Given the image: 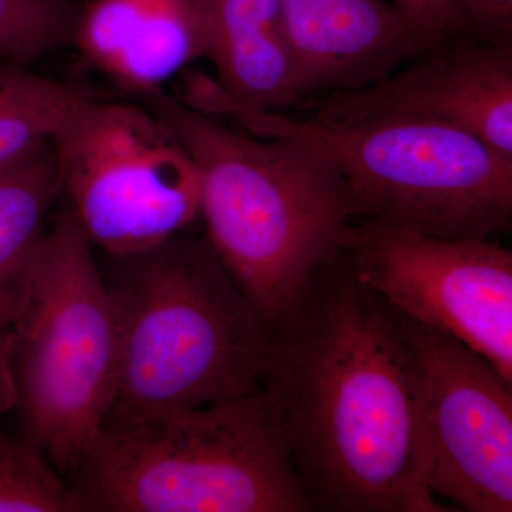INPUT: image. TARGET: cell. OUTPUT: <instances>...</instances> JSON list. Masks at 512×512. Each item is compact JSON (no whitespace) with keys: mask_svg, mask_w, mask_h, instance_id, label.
<instances>
[{"mask_svg":"<svg viewBox=\"0 0 512 512\" xmlns=\"http://www.w3.org/2000/svg\"><path fill=\"white\" fill-rule=\"evenodd\" d=\"M397 315L423 383L431 493L461 510L511 512L512 383L460 340Z\"/></svg>","mask_w":512,"mask_h":512,"instance_id":"cell-9","label":"cell"},{"mask_svg":"<svg viewBox=\"0 0 512 512\" xmlns=\"http://www.w3.org/2000/svg\"><path fill=\"white\" fill-rule=\"evenodd\" d=\"M356 281L400 315L460 340L512 383V254L365 218L338 248Z\"/></svg>","mask_w":512,"mask_h":512,"instance_id":"cell-8","label":"cell"},{"mask_svg":"<svg viewBox=\"0 0 512 512\" xmlns=\"http://www.w3.org/2000/svg\"><path fill=\"white\" fill-rule=\"evenodd\" d=\"M279 5L301 101L370 86L436 49L392 2L279 0Z\"/></svg>","mask_w":512,"mask_h":512,"instance_id":"cell-11","label":"cell"},{"mask_svg":"<svg viewBox=\"0 0 512 512\" xmlns=\"http://www.w3.org/2000/svg\"><path fill=\"white\" fill-rule=\"evenodd\" d=\"M16 309V285L0 286V417L19 403L18 384L13 369Z\"/></svg>","mask_w":512,"mask_h":512,"instance_id":"cell-19","label":"cell"},{"mask_svg":"<svg viewBox=\"0 0 512 512\" xmlns=\"http://www.w3.org/2000/svg\"><path fill=\"white\" fill-rule=\"evenodd\" d=\"M178 96L254 136L286 138L318 154L348 188L356 220L444 238L491 239L510 228L512 158L453 124L399 116L295 119L244 106L195 70Z\"/></svg>","mask_w":512,"mask_h":512,"instance_id":"cell-4","label":"cell"},{"mask_svg":"<svg viewBox=\"0 0 512 512\" xmlns=\"http://www.w3.org/2000/svg\"><path fill=\"white\" fill-rule=\"evenodd\" d=\"M80 5L76 0H0V62L32 67L72 45Z\"/></svg>","mask_w":512,"mask_h":512,"instance_id":"cell-17","label":"cell"},{"mask_svg":"<svg viewBox=\"0 0 512 512\" xmlns=\"http://www.w3.org/2000/svg\"><path fill=\"white\" fill-rule=\"evenodd\" d=\"M90 90L0 62V165L52 140Z\"/></svg>","mask_w":512,"mask_h":512,"instance_id":"cell-15","label":"cell"},{"mask_svg":"<svg viewBox=\"0 0 512 512\" xmlns=\"http://www.w3.org/2000/svg\"><path fill=\"white\" fill-rule=\"evenodd\" d=\"M62 197L107 256L147 251L200 218V173L177 134L140 101L86 97L52 138Z\"/></svg>","mask_w":512,"mask_h":512,"instance_id":"cell-7","label":"cell"},{"mask_svg":"<svg viewBox=\"0 0 512 512\" xmlns=\"http://www.w3.org/2000/svg\"><path fill=\"white\" fill-rule=\"evenodd\" d=\"M52 463L29 441L0 431V512H87L89 501L60 480Z\"/></svg>","mask_w":512,"mask_h":512,"instance_id":"cell-16","label":"cell"},{"mask_svg":"<svg viewBox=\"0 0 512 512\" xmlns=\"http://www.w3.org/2000/svg\"><path fill=\"white\" fill-rule=\"evenodd\" d=\"M205 0H87L72 45L123 92L163 90L207 56Z\"/></svg>","mask_w":512,"mask_h":512,"instance_id":"cell-12","label":"cell"},{"mask_svg":"<svg viewBox=\"0 0 512 512\" xmlns=\"http://www.w3.org/2000/svg\"><path fill=\"white\" fill-rule=\"evenodd\" d=\"M72 474L93 511H312L261 390L103 427Z\"/></svg>","mask_w":512,"mask_h":512,"instance_id":"cell-5","label":"cell"},{"mask_svg":"<svg viewBox=\"0 0 512 512\" xmlns=\"http://www.w3.org/2000/svg\"><path fill=\"white\" fill-rule=\"evenodd\" d=\"M313 117H416L470 131L512 158V47L457 37L362 89L320 96Z\"/></svg>","mask_w":512,"mask_h":512,"instance_id":"cell-10","label":"cell"},{"mask_svg":"<svg viewBox=\"0 0 512 512\" xmlns=\"http://www.w3.org/2000/svg\"><path fill=\"white\" fill-rule=\"evenodd\" d=\"M93 244L64 205L18 281L13 369L30 440L73 473L113 404L116 320Z\"/></svg>","mask_w":512,"mask_h":512,"instance_id":"cell-6","label":"cell"},{"mask_svg":"<svg viewBox=\"0 0 512 512\" xmlns=\"http://www.w3.org/2000/svg\"><path fill=\"white\" fill-rule=\"evenodd\" d=\"M104 256L119 375L103 427L258 392L268 323L205 235L185 231L138 254Z\"/></svg>","mask_w":512,"mask_h":512,"instance_id":"cell-3","label":"cell"},{"mask_svg":"<svg viewBox=\"0 0 512 512\" xmlns=\"http://www.w3.org/2000/svg\"><path fill=\"white\" fill-rule=\"evenodd\" d=\"M268 326L259 390L312 511H451L427 481L423 383L402 320L338 251Z\"/></svg>","mask_w":512,"mask_h":512,"instance_id":"cell-1","label":"cell"},{"mask_svg":"<svg viewBox=\"0 0 512 512\" xmlns=\"http://www.w3.org/2000/svg\"><path fill=\"white\" fill-rule=\"evenodd\" d=\"M212 79L255 110L301 103L279 0H205Z\"/></svg>","mask_w":512,"mask_h":512,"instance_id":"cell-13","label":"cell"},{"mask_svg":"<svg viewBox=\"0 0 512 512\" xmlns=\"http://www.w3.org/2000/svg\"><path fill=\"white\" fill-rule=\"evenodd\" d=\"M463 37L512 47V0H457Z\"/></svg>","mask_w":512,"mask_h":512,"instance_id":"cell-18","label":"cell"},{"mask_svg":"<svg viewBox=\"0 0 512 512\" xmlns=\"http://www.w3.org/2000/svg\"><path fill=\"white\" fill-rule=\"evenodd\" d=\"M62 198L52 140L0 165V286H12L46 232Z\"/></svg>","mask_w":512,"mask_h":512,"instance_id":"cell-14","label":"cell"},{"mask_svg":"<svg viewBox=\"0 0 512 512\" xmlns=\"http://www.w3.org/2000/svg\"><path fill=\"white\" fill-rule=\"evenodd\" d=\"M200 173L205 238L266 323L298 299L356 220L342 178L312 150L281 137L245 136L165 90L137 94Z\"/></svg>","mask_w":512,"mask_h":512,"instance_id":"cell-2","label":"cell"}]
</instances>
